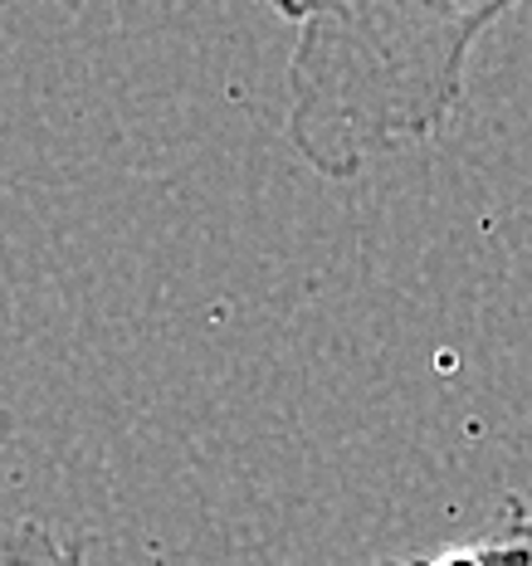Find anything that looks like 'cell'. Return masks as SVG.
Segmentation results:
<instances>
[{
  "label": "cell",
  "mask_w": 532,
  "mask_h": 566,
  "mask_svg": "<svg viewBox=\"0 0 532 566\" xmlns=\"http://www.w3.org/2000/svg\"><path fill=\"white\" fill-rule=\"evenodd\" d=\"M293 30L289 133L313 171L352 181L440 137L474 44L518 0H269Z\"/></svg>",
  "instance_id": "obj_1"
},
{
  "label": "cell",
  "mask_w": 532,
  "mask_h": 566,
  "mask_svg": "<svg viewBox=\"0 0 532 566\" xmlns=\"http://www.w3.org/2000/svg\"><path fill=\"white\" fill-rule=\"evenodd\" d=\"M435 562H528L532 566V517L523 513V503L508 499L503 503V523H493L479 542H459V547H445Z\"/></svg>",
  "instance_id": "obj_2"
}]
</instances>
